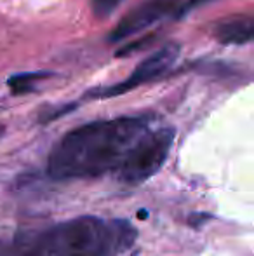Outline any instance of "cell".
Instances as JSON below:
<instances>
[{
    "label": "cell",
    "instance_id": "obj_9",
    "mask_svg": "<svg viewBox=\"0 0 254 256\" xmlns=\"http://www.w3.org/2000/svg\"><path fill=\"white\" fill-rule=\"evenodd\" d=\"M153 42V35H148V37H145L143 40H139V42H136V44H129L126 46L124 49H120L119 52L115 54V56H119V58H122V56H127V54H132L136 51V49H145V48H148L150 44Z\"/></svg>",
    "mask_w": 254,
    "mask_h": 256
},
{
    "label": "cell",
    "instance_id": "obj_6",
    "mask_svg": "<svg viewBox=\"0 0 254 256\" xmlns=\"http://www.w3.org/2000/svg\"><path fill=\"white\" fill-rule=\"evenodd\" d=\"M254 37V21L249 16H234L223 20L214 28V38L223 46H246Z\"/></svg>",
    "mask_w": 254,
    "mask_h": 256
},
{
    "label": "cell",
    "instance_id": "obj_10",
    "mask_svg": "<svg viewBox=\"0 0 254 256\" xmlns=\"http://www.w3.org/2000/svg\"><path fill=\"white\" fill-rule=\"evenodd\" d=\"M207 2H213V0H187V2L183 4V7H181V10L178 12V18H183L185 14H188L190 10L197 9V7L204 6V4Z\"/></svg>",
    "mask_w": 254,
    "mask_h": 256
},
{
    "label": "cell",
    "instance_id": "obj_12",
    "mask_svg": "<svg viewBox=\"0 0 254 256\" xmlns=\"http://www.w3.org/2000/svg\"><path fill=\"white\" fill-rule=\"evenodd\" d=\"M3 131H5V128H3V126H0V138H2V134H3Z\"/></svg>",
    "mask_w": 254,
    "mask_h": 256
},
{
    "label": "cell",
    "instance_id": "obj_1",
    "mask_svg": "<svg viewBox=\"0 0 254 256\" xmlns=\"http://www.w3.org/2000/svg\"><path fill=\"white\" fill-rule=\"evenodd\" d=\"M152 122L150 115H124L71 129L52 146L47 174L56 182H68L117 172Z\"/></svg>",
    "mask_w": 254,
    "mask_h": 256
},
{
    "label": "cell",
    "instance_id": "obj_7",
    "mask_svg": "<svg viewBox=\"0 0 254 256\" xmlns=\"http://www.w3.org/2000/svg\"><path fill=\"white\" fill-rule=\"evenodd\" d=\"M51 74L47 72H24V74H16L10 75L7 80V88L10 89L14 96H21L31 92L37 89V86L40 84L44 78H47Z\"/></svg>",
    "mask_w": 254,
    "mask_h": 256
},
{
    "label": "cell",
    "instance_id": "obj_11",
    "mask_svg": "<svg viewBox=\"0 0 254 256\" xmlns=\"http://www.w3.org/2000/svg\"><path fill=\"white\" fill-rule=\"evenodd\" d=\"M213 218V216L209 214V212H193V214L188 218V223H190L192 226H202L206 222H209V220Z\"/></svg>",
    "mask_w": 254,
    "mask_h": 256
},
{
    "label": "cell",
    "instance_id": "obj_4",
    "mask_svg": "<svg viewBox=\"0 0 254 256\" xmlns=\"http://www.w3.org/2000/svg\"><path fill=\"white\" fill-rule=\"evenodd\" d=\"M180 44L178 42H167L162 48H159L155 52L146 56L138 66L132 70L126 80L119 82L115 86H106V88H96L92 91H87L84 94V100H106V98H115V96H122L127 91L139 88L148 82L159 80V78L166 77L171 72V68L176 64L178 58H180Z\"/></svg>",
    "mask_w": 254,
    "mask_h": 256
},
{
    "label": "cell",
    "instance_id": "obj_8",
    "mask_svg": "<svg viewBox=\"0 0 254 256\" xmlns=\"http://www.w3.org/2000/svg\"><path fill=\"white\" fill-rule=\"evenodd\" d=\"M124 0H91V9L96 18H110L120 6Z\"/></svg>",
    "mask_w": 254,
    "mask_h": 256
},
{
    "label": "cell",
    "instance_id": "obj_2",
    "mask_svg": "<svg viewBox=\"0 0 254 256\" xmlns=\"http://www.w3.org/2000/svg\"><path fill=\"white\" fill-rule=\"evenodd\" d=\"M136 237L127 220L78 216L38 234L21 256H117L131 250Z\"/></svg>",
    "mask_w": 254,
    "mask_h": 256
},
{
    "label": "cell",
    "instance_id": "obj_3",
    "mask_svg": "<svg viewBox=\"0 0 254 256\" xmlns=\"http://www.w3.org/2000/svg\"><path fill=\"white\" fill-rule=\"evenodd\" d=\"M174 138V128H150L132 146L124 164L117 171V178L126 185H139L148 182L164 168L173 148Z\"/></svg>",
    "mask_w": 254,
    "mask_h": 256
},
{
    "label": "cell",
    "instance_id": "obj_5",
    "mask_svg": "<svg viewBox=\"0 0 254 256\" xmlns=\"http://www.w3.org/2000/svg\"><path fill=\"white\" fill-rule=\"evenodd\" d=\"M185 2L187 0H143L119 21V24L108 35V42L127 40L132 35L141 34L166 18H178Z\"/></svg>",
    "mask_w": 254,
    "mask_h": 256
}]
</instances>
